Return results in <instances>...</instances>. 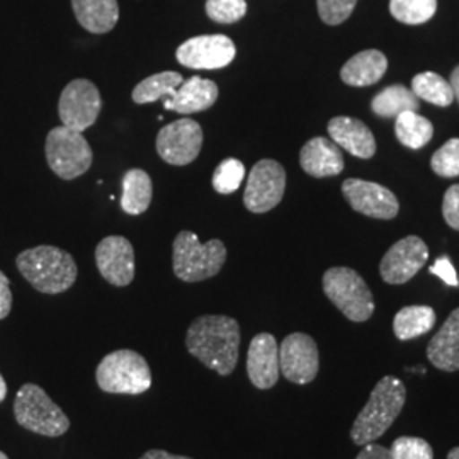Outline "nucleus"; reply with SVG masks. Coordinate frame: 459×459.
Listing matches in <instances>:
<instances>
[{"label":"nucleus","instance_id":"nucleus-42","mask_svg":"<svg viewBox=\"0 0 459 459\" xmlns=\"http://www.w3.org/2000/svg\"><path fill=\"white\" fill-rule=\"evenodd\" d=\"M7 396V385H5V379L0 375V403L5 400Z\"/></svg>","mask_w":459,"mask_h":459},{"label":"nucleus","instance_id":"nucleus-8","mask_svg":"<svg viewBox=\"0 0 459 459\" xmlns=\"http://www.w3.org/2000/svg\"><path fill=\"white\" fill-rule=\"evenodd\" d=\"M45 153L49 169L64 181L83 176L92 165V148L82 133L56 126L48 133Z\"/></svg>","mask_w":459,"mask_h":459},{"label":"nucleus","instance_id":"nucleus-41","mask_svg":"<svg viewBox=\"0 0 459 459\" xmlns=\"http://www.w3.org/2000/svg\"><path fill=\"white\" fill-rule=\"evenodd\" d=\"M451 89H453V94H455V99H458L459 102V66H456L455 70H453V74H451Z\"/></svg>","mask_w":459,"mask_h":459},{"label":"nucleus","instance_id":"nucleus-20","mask_svg":"<svg viewBox=\"0 0 459 459\" xmlns=\"http://www.w3.org/2000/svg\"><path fill=\"white\" fill-rule=\"evenodd\" d=\"M218 94L220 91L216 82L195 75L184 81L174 96L164 99V108L179 115H195L210 109L216 102Z\"/></svg>","mask_w":459,"mask_h":459},{"label":"nucleus","instance_id":"nucleus-29","mask_svg":"<svg viewBox=\"0 0 459 459\" xmlns=\"http://www.w3.org/2000/svg\"><path fill=\"white\" fill-rule=\"evenodd\" d=\"M411 91L417 98L441 108L451 106L455 100L451 83L436 72H422L415 75L411 81Z\"/></svg>","mask_w":459,"mask_h":459},{"label":"nucleus","instance_id":"nucleus-13","mask_svg":"<svg viewBox=\"0 0 459 459\" xmlns=\"http://www.w3.org/2000/svg\"><path fill=\"white\" fill-rule=\"evenodd\" d=\"M235 55V43L225 34H204L191 38L176 51L178 62L193 70L225 68L233 62Z\"/></svg>","mask_w":459,"mask_h":459},{"label":"nucleus","instance_id":"nucleus-16","mask_svg":"<svg viewBox=\"0 0 459 459\" xmlns=\"http://www.w3.org/2000/svg\"><path fill=\"white\" fill-rule=\"evenodd\" d=\"M96 264L100 276L109 284L125 288L134 279V248L121 235H109L96 247Z\"/></svg>","mask_w":459,"mask_h":459},{"label":"nucleus","instance_id":"nucleus-9","mask_svg":"<svg viewBox=\"0 0 459 459\" xmlns=\"http://www.w3.org/2000/svg\"><path fill=\"white\" fill-rule=\"evenodd\" d=\"M284 167L273 159H264L250 170L244 193V204L252 213H267L281 203L284 196Z\"/></svg>","mask_w":459,"mask_h":459},{"label":"nucleus","instance_id":"nucleus-31","mask_svg":"<svg viewBox=\"0 0 459 459\" xmlns=\"http://www.w3.org/2000/svg\"><path fill=\"white\" fill-rule=\"evenodd\" d=\"M246 178V165L237 159H227L214 169V191L220 195L235 193Z\"/></svg>","mask_w":459,"mask_h":459},{"label":"nucleus","instance_id":"nucleus-24","mask_svg":"<svg viewBox=\"0 0 459 459\" xmlns=\"http://www.w3.org/2000/svg\"><path fill=\"white\" fill-rule=\"evenodd\" d=\"M153 196V184L145 170L142 169H130L123 176V196H121V208L125 213H145L150 208Z\"/></svg>","mask_w":459,"mask_h":459},{"label":"nucleus","instance_id":"nucleus-1","mask_svg":"<svg viewBox=\"0 0 459 459\" xmlns=\"http://www.w3.org/2000/svg\"><path fill=\"white\" fill-rule=\"evenodd\" d=\"M186 347L208 369L229 377L238 362L240 325L235 318L225 315L197 316L187 328Z\"/></svg>","mask_w":459,"mask_h":459},{"label":"nucleus","instance_id":"nucleus-5","mask_svg":"<svg viewBox=\"0 0 459 459\" xmlns=\"http://www.w3.org/2000/svg\"><path fill=\"white\" fill-rule=\"evenodd\" d=\"M96 381L106 394H142L152 386V371L142 354L132 349H119L99 362Z\"/></svg>","mask_w":459,"mask_h":459},{"label":"nucleus","instance_id":"nucleus-39","mask_svg":"<svg viewBox=\"0 0 459 459\" xmlns=\"http://www.w3.org/2000/svg\"><path fill=\"white\" fill-rule=\"evenodd\" d=\"M356 459H394L388 447L381 444L369 443L362 446L361 453L356 456Z\"/></svg>","mask_w":459,"mask_h":459},{"label":"nucleus","instance_id":"nucleus-21","mask_svg":"<svg viewBox=\"0 0 459 459\" xmlns=\"http://www.w3.org/2000/svg\"><path fill=\"white\" fill-rule=\"evenodd\" d=\"M427 359L439 371H459V308L447 316L443 327L430 339Z\"/></svg>","mask_w":459,"mask_h":459},{"label":"nucleus","instance_id":"nucleus-40","mask_svg":"<svg viewBox=\"0 0 459 459\" xmlns=\"http://www.w3.org/2000/svg\"><path fill=\"white\" fill-rule=\"evenodd\" d=\"M140 459H193L187 458V456H178V455H172V453H167L164 449H150Z\"/></svg>","mask_w":459,"mask_h":459},{"label":"nucleus","instance_id":"nucleus-44","mask_svg":"<svg viewBox=\"0 0 459 459\" xmlns=\"http://www.w3.org/2000/svg\"><path fill=\"white\" fill-rule=\"evenodd\" d=\"M0 459H9V456H7L5 453H2V451H0Z\"/></svg>","mask_w":459,"mask_h":459},{"label":"nucleus","instance_id":"nucleus-34","mask_svg":"<svg viewBox=\"0 0 459 459\" xmlns=\"http://www.w3.org/2000/svg\"><path fill=\"white\" fill-rule=\"evenodd\" d=\"M392 458L394 459H434L432 446L422 437L402 436L392 444Z\"/></svg>","mask_w":459,"mask_h":459},{"label":"nucleus","instance_id":"nucleus-4","mask_svg":"<svg viewBox=\"0 0 459 459\" xmlns=\"http://www.w3.org/2000/svg\"><path fill=\"white\" fill-rule=\"evenodd\" d=\"M227 261V247L213 238L201 244L196 233L182 230L172 247L174 274L184 282H199L216 276Z\"/></svg>","mask_w":459,"mask_h":459},{"label":"nucleus","instance_id":"nucleus-22","mask_svg":"<svg viewBox=\"0 0 459 459\" xmlns=\"http://www.w3.org/2000/svg\"><path fill=\"white\" fill-rule=\"evenodd\" d=\"M386 68L388 60L381 51L366 49L345 62L341 70V79L351 87H368L381 81Z\"/></svg>","mask_w":459,"mask_h":459},{"label":"nucleus","instance_id":"nucleus-27","mask_svg":"<svg viewBox=\"0 0 459 459\" xmlns=\"http://www.w3.org/2000/svg\"><path fill=\"white\" fill-rule=\"evenodd\" d=\"M394 134L403 147L419 150L426 147L434 136V126L424 116L417 111H407L396 116Z\"/></svg>","mask_w":459,"mask_h":459},{"label":"nucleus","instance_id":"nucleus-28","mask_svg":"<svg viewBox=\"0 0 459 459\" xmlns=\"http://www.w3.org/2000/svg\"><path fill=\"white\" fill-rule=\"evenodd\" d=\"M371 108L377 116L396 117L407 111L419 113L420 102L411 89H407L405 85H392V87L383 89L377 96H375L371 102Z\"/></svg>","mask_w":459,"mask_h":459},{"label":"nucleus","instance_id":"nucleus-23","mask_svg":"<svg viewBox=\"0 0 459 459\" xmlns=\"http://www.w3.org/2000/svg\"><path fill=\"white\" fill-rule=\"evenodd\" d=\"M72 9L89 33H109L119 19L117 0H72Z\"/></svg>","mask_w":459,"mask_h":459},{"label":"nucleus","instance_id":"nucleus-17","mask_svg":"<svg viewBox=\"0 0 459 459\" xmlns=\"http://www.w3.org/2000/svg\"><path fill=\"white\" fill-rule=\"evenodd\" d=\"M279 345L273 333H257L248 345L247 375L250 383L259 390H271L278 383Z\"/></svg>","mask_w":459,"mask_h":459},{"label":"nucleus","instance_id":"nucleus-43","mask_svg":"<svg viewBox=\"0 0 459 459\" xmlns=\"http://www.w3.org/2000/svg\"><path fill=\"white\" fill-rule=\"evenodd\" d=\"M447 459H459V446L458 447H453V449L447 453Z\"/></svg>","mask_w":459,"mask_h":459},{"label":"nucleus","instance_id":"nucleus-11","mask_svg":"<svg viewBox=\"0 0 459 459\" xmlns=\"http://www.w3.org/2000/svg\"><path fill=\"white\" fill-rule=\"evenodd\" d=\"M155 147L167 164L178 167L191 164L203 147V130L195 119L182 117L159 132Z\"/></svg>","mask_w":459,"mask_h":459},{"label":"nucleus","instance_id":"nucleus-33","mask_svg":"<svg viewBox=\"0 0 459 459\" xmlns=\"http://www.w3.org/2000/svg\"><path fill=\"white\" fill-rule=\"evenodd\" d=\"M206 14L220 24H231L247 14L246 0H208Z\"/></svg>","mask_w":459,"mask_h":459},{"label":"nucleus","instance_id":"nucleus-37","mask_svg":"<svg viewBox=\"0 0 459 459\" xmlns=\"http://www.w3.org/2000/svg\"><path fill=\"white\" fill-rule=\"evenodd\" d=\"M430 274L443 279L447 286H453V288H458L459 286L456 269H455L453 263L449 261V257H439V259L434 263V265H430Z\"/></svg>","mask_w":459,"mask_h":459},{"label":"nucleus","instance_id":"nucleus-15","mask_svg":"<svg viewBox=\"0 0 459 459\" xmlns=\"http://www.w3.org/2000/svg\"><path fill=\"white\" fill-rule=\"evenodd\" d=\"M342 195L354 212L369 218L394 220L400 210L394 193L377 182L347 179L342 184Z\"/></svg>","mask_w":459,"mask_h":459},{"label":"nucleus","instance_id":"nucleus-36","mask_svg":"<svg viewBox=\"0 0 459 459\" xmlns=\"http://www.w3.org/2000/svg\"><path fill=\"white\" fill-rule=\"evenodd\" d=\"M443 216L451 229L459 231V184L451 186L443 199Z\"/></svg>","mask_w":459,"mask_h":459},{"label":"nucleus","instance_id":"nucleus-19","mask_svg":"<svg viewBox=\"0 0 459 459\" xmlns=\"http://www.w3.org/2000/svg\"><path fill=\"white\" fill-rule=\"evenodd\" d=\"M301 169L316 179L339 176L344 170L342 150L330 138L316 136L308 140L299 152Z\"/></svg>","mask_w":459,"mask_h":459},{"label":"nucleus","instance_id":"nucleus-3","mask_svg":"<svg viewBox=\"0 0 459 459\" xmlns=\"http://www.w3.org/2000/svg\"><path fill=\"white\" fill-rule=\"evenodd\" d=\"M16 264L24 279L45 295H58L70 290L79 274L74 257L58 247L28 248L17 255Z\"/></svg>","mask_w":459,"mask_h":459},{"label":"nucleus","instance_id":"nucleus-35","mask_svg":"<svg viewBox=\"0 0 459 459\" xmlns=\"http://www.w3.org/2000/svg\"><path fill=\"white\" fill-rule=\"evenodd\" d=\"M358 0H316L320 19L328 26H337L354 13Z\"/></svg>","mask_w":459,"mask_h":459},{"label":"nucleus","instance_id":"nucleus-12","mask_svg":"<svg viewBox=\"0 0 459 459\" xmlns=\"http://www.w3.org/2000/svg\"><path fill=\"white\" fill-rule=\"evenodd\" d=\"M279 369L295 385H308L318 375L320 352L308 333H290L279 347Z\"/></svg>","mask_w":459,"mask_h":459},{"label":"nucleus","instance_id":"nucleus-30","mask_svg":"<svg viewBox=\"0 0 459 459\" xmlns=\"http://www.w3.org/2000/svg\"><path fill=\"white\" fill-rule=\"evenodd\" d=\"M437 11V0H390L392 16L403 24H424Z\"/></svg>","mask_w":459,"mask_h":459},{"label":"nucleus","instance_id":"nucleus-10","mask_svg":"<svg viewBox=\"0 0 459 459\" xmlns=\"http://www.w3.org/2000/svg\"><path fill=\"white\" fill-rule=\"evenodd\" d=\"M102 109V99L96 83L87 79H75L66 85L58 100V115L62 125L82 133L89 130Z\"/></svg>","mask_w":459,"mask_h":459},{"label":"nucleus","instance_id":"nucleus-14","mask_svg":"<svg viewBox=\"0 0 459 459\" xmlns=\"http://www.w3.org/2000/svg\"><path fill=\"white\" fill-rule=\"evenodd\" d=\"M429 259V248L426 242L415 235L398 240L385 254L379 264V274L388 284H405L409 282Z\"/></svg>","mask_w":459,"mask_h":459},{"label":"nucleus","instance_id":"nucleus-26","mask_svg":"<svg viewBox=\"0 0 459 459\" xmlns=\"http://www.w3.org/2000/svg\"><path fill=\"white\" fill-rule=\"evenodd\" d=\"M184 82L179 72H159L153 74L147 79H143L133 89V102L136 104H152L157 100H164L165 98H170L176 94L178 87Z\"/></svg>","mask_w":459,"mask_h":459},{"label":"nucleus","instance_id":"nucleus-25","mask_svg":"<svg viewBox=\"0 0 459 459\" xmlns=\"http://www.w3.org/2000/svg\"><path fill=\"white\" fill-rule=\"evenodd\" d=\"M436 325V312L426 305L403 307L394 315V332L398 341H411L426 335Z\"/></svg>","mask_w":459,"mask_h":459},{"label":"nucleus","instance_id":"nucleus-2","mask_svg":"<svg viewBox=\"0 0 459 459\" xmlns=\"http://www.w3.org/2000/svg\"><path fill=\"white\" fill-rule=\"evenodd\" d=\"M407 388L400 377H381L351 427V439L356 446L377 443L403 411Z\"/></svg>","mask_w":459,"mask_h":459},{"label":"nucleus","instance_id":"nucleus-38","mask_svg":"<svg viewBox=\"0 0 459 459\" xmlns=\"http://www.w3.org/2000/svg\"><path fill=\"white\" fill-rule=\"evenodd\" d=\"M13 310V293L11 281L0 271V320L7 318Z\"/></svg>","mask_w":459,"mask_h":459},{"label":"nucleus","instance_id":"nucleus-6","mask_svg":"<svg viewBox=\"0 0 459 459\" xmlns=\"http://www.w3.org/2000/svg\"><path fill=\"white\" fill-rule=\"evenodd\" d=\"M324 293L351 322L361 324L373 316L375 298L361 278L351 267H330L322 279Z\"/></svg>","mask_w":459,"mask_h":459},{"label":"nucleus","instance_id":"nucleus-18","mask_svg":"<svg viewBox=\"0 0 459 459\" xmlns=\"http://www.w3.org/2000/svg\"><path fill=\"white\" fill-rule=\"evenodd\" d=\"M327 130L333 143L358 159H371L377 153L375 134L356 117L335 116L328 121Z\"/></svg>","mask_w":459,"mask_h":459},{"label":"nucleus","instance_id":"nucleus-7","mask_svg":"<svg viewBox=\"0 0 459 459\" xmlns=\"http://www.w3.org/2000/svg\"><path fill=\"white\" fill-rule=\"evenodd\" d=\"M14 415L19 426L47 437H60L70 427L65 411L49 398L41 386L33 383H26L17 392Z\"/></svg>","mask_w":459,"mask_h":459},{"label":"nucleus","instance_id":"nucleus-32","mask_svg":"<svg viewBox=\"0 0 459 459\" xmlns=\"http://www.w3.org/2000/svg\"><path fill=\"white\" fill-rule=\"evenodd\" d=\"M432 170L441 178L459 176V138H451L430 159Z\"/></svg>","mask_w":459,"mask_h":459}]
</instances>
